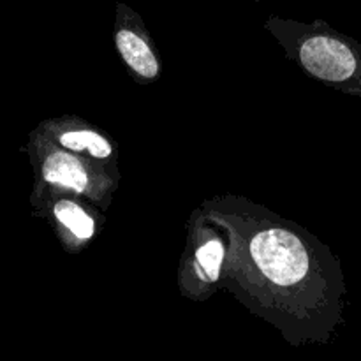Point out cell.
<instances>
[{
  "mask_svg": "<svg viewBox=\"0 0 361 361\" xmlns=\"http://www.w3.org/2000/svg\"><path fill=\"white\" fill-rule=\"evenodd\" d=\"M250 256L261 274L282 288L300 282L309 271L310 261L305 245L286 229L274 228L254 236Z\"/></svg>",
  "mask_w": 361,
  "mask_h": 361,
  "instance_id": "obj_1",
  "label": "cell"
},
{
  "mask_svg": "<svg viewBox=\"0 0 361 361\" xmlns=\"http://www.w3.org/2000/svg\"><path fill=\"white\" fill-rule=\"evenodd\" d=\"M42 175L49 183L62 185L76 192H83L88 187V175L85 171V166L67 152H55L48 155L42 166Z\"/></svg>",
  "mask_w": 361,
  "mask_h": 361,
  "instance_id": "obj_2",
  "label": "cell"
},
{
  "mask_svg": "<svg viewBox=\"0 0 361 361\" xmlns=\"http://www.w3.org/2000/svg\"><path fill=\"white\" fill-rule=\"evenodd\" d=\"M116 48H118L120 55H122L123 62L140 74L141 78L147 80H154L159 74V62L155 59L154 51L150 46L145 42L141 35L134 34L133 30H120L116 34Z\"/></svg>",
  "mask_w": 361,
  "mask_h": 361,
  "instance_id": "obj_3",
  "label": "cell"
},
{
  "mask_svg": "<svg viewBox=\"0 0 361 361\" xmlns=\"http://www.w3.org/2000/svg\"><path fill=\"white\" fill-rule=\"evenodd\" d=\"M60 145L73 152H88L97 159H106L111 155V145L94 130H71L60 136Z\"/></svg>",
  "mask_w": 361,
  "mask_h": 361,
  "instance_id": "obj_4",
  "label": "cell"
},
{
  "mask_svg": "<svg viewBox=\"0 0 361 361\" xmlns=\"http://www.w3.org/2000/svg\"><path fill=\"white\" fill-rule=\"evenodd\" d=\"M55 215L76 238L88 240L94 236L95 224L90 215L73 201H60L55 204Z\"/></svg>",
  "mask_w": 361,
  "mask_h": 361,
  "instance_id": "obj_5",
  "label": "cell"
},
{
  "mask_svg": "<svg viewBox=\"0 0 361 361\" xmlns=\"http://www.w3.org/2000/svg\"><path fill=\"white\" fill-rule=\"evenodd\" d=\"M222 257H224V245L219 240H210L197 249V267L204 275V281H217L221 274Z\"/></svg>",
  "mask_w": 361,
  "mask_h": 361,
  "instance_id": "obj_6",
  "label": "cell"
}]
</instances>
